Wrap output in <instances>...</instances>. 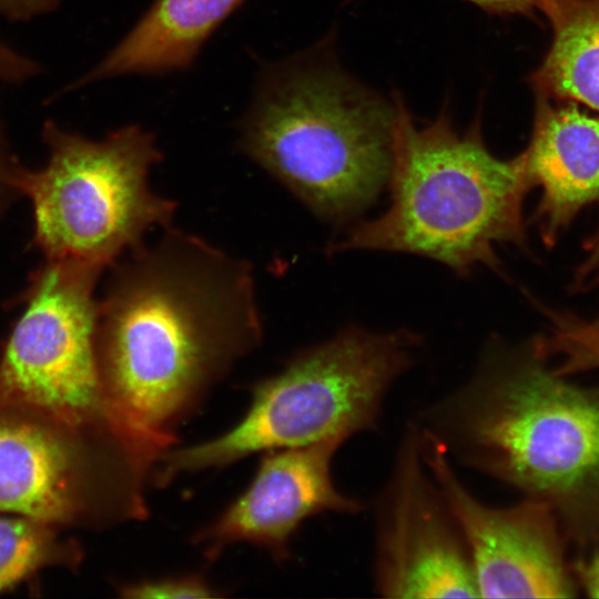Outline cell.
I'll return each mask as SVG.
<instances>
[{
    "instance_id": "cell-1",
    "label": "cell",
    "mask_w": 599,
    "mask_h": 599,
    "mask_svg": "<svg viewBox=\"0 0 599 599\" xmlns=\"http://www.w3.org/2000/svg\"><path fill=\"white\" fill-rule=\"evenodd\" d=\"M132 252L99 303L101 377L125 420L176 440L177 425L262 339L253 271L170 226Z\"/></svg>"
},
{
    "instance_id": "cell-2",
    "label": "cell",
    "mask_w": 599,
    "mask_h": 599,
    "mask_svg": "<svg viewBox=\"0 0 599 599\" xmlns=\"http://www.w3.org/2000/svg\"><path fill=\"white\" fill-rule=\"evenodd\" d=\"M532 344L494 343L445 406V430L471 466L548 504L577 540L599 532V395L547 368Z\"/></svg>"
},
{
    "instance_id": "cell-3",
    "label": "cell",
    "mask_w": 599,
    "mask_h": 599,
    "mask_svg": "<svg viewBox=\"0 0 599 599\" xmlns=\"http://www.w3.org/2000/svg\"><path fill=\"white\" fill-rule=\"evenodd\" d=\"M400 108L317 48L263 69L240 146L318 217L344 223L389 181Z\"/></svg>"
},
{
    "instance_id": "cell-4",
    "label": "cell",
    "mask_w": 599,
    "mask_h": 599,
    "mask_svg": "<svg viewBox=\"0 0 599 599\" xmlns=\"http://www.w3.org/2000/svg\"><path fill=\"white\" fill-rule=\"evenodd\" d=\"M388 184L386 211L352 227L331 253H410L464 275L479 265L497 268V245L524 241L531 186L524 155L497 158L477 128L461 134L446 114L418 126L402 104Z\"/></svg>"
},
{
    "instance_id": "cell-5",
    "label": "cell",
    "mask_w": 599,
    "mask_h": 599,
    "mask_svg": "<svg viewBox=\"0 0 599 599\" xmlns=\"http://www.w3.org/2000/svg\"><path fill=\"white\" fill-rule=\"evenodd\" d=\"M418 341L406 332L349 327L303 351L258 382L245 415L222 435L170 448L153 469L165 486L181 475L220 468L258 451L348 439L372 429L390 385L413 363Z\"/></svg>"
},
{
    "instance_id": "cell-6",
    "label": "cell",
    "mask_w": 599,
    "mask_h": 599,
    "mask_svg": "<svg viewBox=\"0 0 599 599\" xmlns=\"http://www.w3.org/2000/svg\"><path fill=\"white\" fill-rule=\"evenodd\" d=\"M43 140L47 164L20 167L14 186L32 203L34 238L49 261L101 272L152 229L170 226L176 203L150 186L162 153L149 132L132 124L92 141L45 122Z\"/></svg>"
},
{
    "instance_id": "cell-7",
    "label": "cell",
    "mask_w": 599,
    "mask_h": 599,
    "mask_svg": "<svg viewBox=\"0 0 599 599\" xmlns=\"http://www.w3.org/2000/svg\"><path fill=\"white\" fill-rule=\"evenodd\" d=\"M100 273L58 261L37 273L0 356V410L161 450L164 439L131 425L105 393L93 295Z\"/></svg>"
},
{
    "instance_id": "cell-8",
    "label": "cell",
    "mask_w": 599,
    "mask_h": 599,
    "mask_svg": "<svg viewBox=\"0 0 599 599\" xmlns=\"http://www.w3.org/2000/svg\"><path fill=\"white\" fill-rule=\"evenodd\" d=\"M154 458L124 441L0 410V511L54 527L144 519Z\"/></svg>"
},
{
    "instance_id": "cell-9",
    "label": "cell",
    "mask_w": 599,
    "mask_h": 599,
    "mask_svg": "<svg viewBox=\"0 0 599 599\" xmlns=\"http://www.w3.org/2000/svg\"><path fill=\"white\" fill-rule=\"evenodd\" d=\"M420 448L465 541L479 597H576L559 519L548 504L528 498L508 508L487 506L460 483L444 443L424 432Z\"/></svg>"
},
{
    "instance_id": "cell-10",
    "label": "cell",
    "mask_w": 599,
    "mask_h": 599,
    "mask_svg": "<svg viewBox=\"0 0 599 599\" xmlns=\"http://www.w3.org/2000/svg\"><path fill=\"white\" fill-rule=\"evenodd\" d=\"M379 510L376 583L383 596L479 597L461 534L424 471L418 432L400 448Z\"/></svg>"
},
{
    "instance_id": "cell-11",
    "label": "cell",
    "mask_w": 599,
    "mask_h": 599,
    "mask_svg": "<svg viewBox=\"0 0 599 599\" xmlns=\"http://www.w3.org/2000/svg\"><path fill=\"white\" fill-rule=\"evenodd\" d=\"M343 441L327 438L264 451L248 487L192 537L193 544L211 561L236 542L261 547L277 562L287 560L291 538L304 520L324 511L361 509L332 479V459Z\"/></svg>"
},
{
    "instance_id": "cell-12",
    "label": "cell",
    "mask_w": 599,
    "mask_h": 599,
    "mask_svg": "<svg viewBox=\"0 0 599 599\" xmlns=\"http://www.w3.org/2000/svg\"><path fill=\"white\" fill-rule=\"evenodd\" d=\"M522 155L531 185L542 191L536 220L549 244L580 209L599 197V119L573 104L540 101Z\"/></svg>"
},
{
    "instance_id": "cell-13",
    "label": "cell",
    "mask_w": 599,
    "mask_h": 599,
    "mask_svg": "<svg viewBox=\"0 0 599 599\" xmlns=\"http://www.w3.org/2000/svg\"><path fill=\"white\" fill-rule=\"evenodd\" d=\"M246 0H155L134 28L70 89L125 74L186 69L216 28Z\"/></svg>"
},
{
    "instance_id": "cell-14",
    "label": "cell",
    "mask_w": 599,
    "mask_h": 599,
    "mask_svg": "<svg viewBox=\"0 0 599 599\" xmlns=\"http://www.w3.org/2000/svg\"><path fill=\"white\" fill-rule=\"evenodd\" d=\"M554 38L532 81L540 93L599 111V0H544Z\"/></svg>"
},
{
    "instance_id": "cell-15",
    "label": "cell",
    "mask_w": 599,
    "mask_h": 599,
    "mask_svg": "<svg viewBox=\"0 0 599 599\" xmlns=\"http://www.w3.org/2000/svg\"><path fill=\"white\" fill-rule=\"evenodd\" d=\"M54 526L28 517H0V593L12 589L43 567L75 565L80 550L63 542Z\"/></svg>"
},
{
    "instance_id": "cell-16",
    "label": "cell",
    "mask_w": 599,
    "mask_h": 599,
    "mask_svg": "<svg viewBox=\"0 0 599 599\" xmlns=\"http://www.w3.org/2000/svg\"><path fill=\"white\" fill-rule=\"evenodd\" d=\"M544 356L559 353L564 365L559 374L580 368L599 367V317L591 322L560 323L550 338L535 342Z\"/></svg>"
},
{
    "instance_id": "cell-17",
    "label": "cell",
    "mask_w": 599,
    "mask_h": 599,
    "mask_svg": "<svg viewBox=\"0 0 599 599\" xmlns=\"http://www.w3.org/2000/svg\"><path fill=\"white\" fill-rule=\"evenodd\" d=\"M120 591L122 597L134 599L212 598L221 596L217 589L199 575L141 580L123 586Z\"/></svg>"
},
{
    "instance_id": "cell-18",
    "label": "cell",
    "mask_w": 599,
    "mask_h": 599,
    "mask_svg": "<svg viewBox=\"0 0 599 599\" xmlns=\"http://www.w3.org/2000/svg\"><path fill=\"white\" fill-rule=\"evenodd\" d=\"M61 0H0V14L10 20H29L53 11Z\"/></svg>"
},
{
    "instance_id": "cell-19",
    "label": "cell",
    "mask_w": 599,
    "mask_h": 599,
    "mask_svg": "<svg viewBox=\"0 0 599 599\" xmlns=\"http://www.w3.org/2000/svg\"><path fill=\"white\" fill-rule=\"evenodd\" d=\"M496 14H531L541 12L544 0H467Z\"/></svg>"
},
{
    "instance_id": "cell-20",
    "label": "cell",
    "mask_w": 599,
    "mask_h": 599,
    "mask_svg": "<svg viewBox=\"0 0 599 599\" xmlns=\"http://www.w3.org/2000/svg\"><path fill=\"white\" fill-rule=\"evenodd\" d=\"M578 583L586 593L592 598H599V554L595 552L590 558L576 565Z\"/></svg>"
},
{
    "instance_id": "cell-21",
    "label": "cell",
    "mask_w": 599,
    "mask_h": 599,
    "mask_svg": "<svg viewBox=\"0 0 599 599\" xmlns=\"http://www.w3.org/2000/svg\"><path fill=\"white\" fill-rule=\"evenodd\" d=\"M20 166L9 154L2 128L0 125V200L8 191L16 190L14 181Z\"/></svg>"
},
{
    "instance_id": "cell-22",
    "label": "cell",
    "mask_w": 599,
    "mask_h": 599,
    "mask_svg": "<svg viewBox=\"0 0 599 599\" xmlns=\"http://www.w3.org/2000/svg\"><path fill=\"white\" fill-rule=\"evenodd\" d=\"M581 273L587 280L599 283V233L590 244L589 256L583 264Z\"/></svg>"
}]
</instances>
